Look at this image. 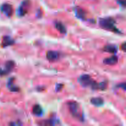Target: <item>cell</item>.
Masks as SVG:
<instances>
[{
  "mask_svg": "<svg viewBox=\"0 0 126 126\" xmlns=\"http://www.w3.org/2000/svg\"><path fill=\"white\" fill-rule=\"evenodd\" d=\"M121 49H122L123 51L126 52V43H123V44L121 45Z\"/></svg>",
  "mask_w": 126,
  "mask_h": 126,
  "instance_id": "obj_17",
  "label": "cell"
},
{
  "mask_svg": "<svg viewBox=\"0 0 126 126\" xmlns=\"http://www.w3.org/2000/svg\"><path fill=\"white\" fill-rule=\"evenodd\" d=\"M33 113L36 116H41L43 114V110L40 105H35L33 108Z\"/></svg>",
  "mask_w": 126,
  "mask_h": 126,
  "instance_id": "obj_12",
  "label": "cell"
},
{
  "mask_svg": "<svg viewBox=\"0 0 126 126\" xmlns=\"http://www.w3.org/2000/svg\"><path fill=\"white\" fill-rule=\"evenodd\" d=\"M117 2L121 6H124V7L126 6V0H117Z\"/></svg>",
  "mask_w": 126,
  "mask_h": 126,
  "instance_id": "obj_16",
  "label": "cell"
},
{
  "mask_svg": "<svg viewBox=\"0 0 126 126\" xmlns=\"http://www.w3.org/2000/svg\"><path fill=\"white\" fill-rule=\"evenodd\" d=\"M1 11L3 14H4L7 17H11L13 13V8L11 4L7 3H4L1 6Z\"/></svg>",
  "mask_w": 126,
  "mask_h": 126,
  "instance_id": "obj_5",
  "label": "cell"
},
{
  "mask_svg": "<svg viewBox=\"0 0 126 126\" xmlns=\"http://www.w3.org/2000/svg\"><path fill=\"white\" fill-rule=\"evenodd\" d=\"M119 87L124 89V90H126V83H122L119 85Z\"/></svg>",
  "mask_w": 126,
  "mask_h": 126,
  "instance_id": "obj_18",
  "label": "cell"
},
{
  "mask_svg": "<svg viewBox=\"0 0 126 126\" xmlns=\"http://www.w3.org/2000/svg\"><path fill=\"white\" fill-rule=\"evenodd\" d=\"M14 63L12 61H9L7 62L6 63V72H9L11 70H12L14 68Z\"/></svg>",
  "mask_w": 126,
  "mask_h": 126,
  "instance_id": "obj_15",
  "label": "cell"
},
{
  "mask_svg": "<svg viewBox=\"0 0 126 126\" xmlns=\"http://www.w3.org/2000/svg\"><path fill=\"white\" fill-rule=\"evenodd\" d=\"M14 43V41L9 36H4L2 39V46L4 47L12 45Z\"/></svg>",
  "mask_w": 126,
  "mask_h": 126,
  "instance_id": "obj_8",
  "label": "cell"
},
{
  "mask_svg": "<svg viewBox=\"0 0 126 126\" xmlns=\"http://www.w3.org/2000/svg\"><path fill=\"white\" fill-rule=\"evenodd\" d=\"M104 50L107 52L109 53H112V54H114L117 52V49L116 47V46L114 45H107L104 47Z\"/></svg>",
  "mask_w": 126,
  "mask_h": 126,
  "instance_id": "obj_11",
  "label": "cell"
},
{
  "mask_svg": "<svg viewBox=\"0 0 126 126\" xmlns=\"http://www.w3.org/2000/svg\"><path fill=\"white\" fill-rule=\"evenodd\" d=\"M75 14L77 15V17L79 18H82L84 19L85 18V14L84 13V11L80 8H77L76 11H75Z\"/></svg>",
  "mask_w": 126,
  "mask_h": 126,
  "instance_id": "obj_14",
  "label": "cell"
},
{
  "mask_svg": "<svg viewBox=\"0 0 126 126\" xmlns=\"http://www.w3.org/2000/svg\"><path fill=\"white\" fill-rule=\"evenodd\" d=\"M56 28L62 34H65L66 33V29H65V27L60 22H57L56 23Z\"/></svg>",
  "mask_w": 126,
  "mask_h": 126,
  "instance_id": "obj_13",
  "label": "cell"
},
{
  "mask_svg": "<svg viewBox=\"0 0 126 126\" xmlns=\"http://www.w3.org/2000/svg\"><path fill=\"white\" fill-rule=\"evenodd\" d=\"M69 105V108L70 112L72 113L74 117H76L77 118H80V115L79 113V105L77 102H71L68 103Z\"/></svg>",
  "mask_w": 126,
  "mask_h": 126,
  "instance_id": "obj_3",
  "label": "cell"
},
{
  "mask_svg": "<svg viewBox=\"0 0 126 126\" xmlns=\"http://www.w3.org/2000/svg\"><path fill=\"white\" fill-rule=\"evenodd\" d=\"M100 25L103 28L112 31L116 33H119L115 26V21L112 18H104L100 20Z\"/></svg>",
  "mask_w": 126,
  "mask_h": 126,
  "instance_id": "obj_2",
  "label": "cell"
},
{
  "mask_svg": "<svg viewBox=\"0 0 126 126\" xmlns=\"http://www.w3.org/2000/svg\"><path fill=\"white\" fill-rule=\"evenodd\" d=\"M46 57L48 60L51 62L56 61L59 58V54L58 52L50 50V51H48L47 52Z\"/></svg>",
  "mask_w": 126,
  "mask_h": 126,
  "instance_id": "obj_6",
  "label": "cell"
},
{
  "mask_svg": "<svg viewBox=\"0 0 126 126\" xmlns=\"http://www.w3.org/2000/svg\"><path fill=\"white\" fill-rule=\"evenodd\" d=\"M79 81L80 84L84 87H88L90 86L93 89H100V84H97L95 81L91 78L89 75H83L79 78Z\"/></svg>",
  "mask_w": 126,
  "mask_h": 126,
  "instance_id": "obj_1",
  "label": "cell"
},
{
  "mask_svg": "<svg viewBox=\"0 0 126 126\" xmlns=\"http://www.w3.org/2000/svg\"><path fill=\"white\" fill-rule=\"evenodd\" d=\"M10 125L11 126H20L22 125V123H20L19 122H17V123H12L10 124Z\"/></svg>",
  "mask_w": 126,
  "mask_h": 126,
  "instance_id": "obj_19",
  "label": "cell"
},
{
  "mask_svg": "<svg viewBox=\"0 0 126 126\" xmlns=\"http://www.w3.org/2000/svg\"><path fill=\"white\" fill-rule=\"evenodd\" d=\"M30 5V2L28 0H25L22 2L21 5L20 6L19 8L18 9V14L19 16H24L25 14H27L28 11V8Z\"/></svg>",
  "mask_w": 126,
  "mask_h": 126,
  "instance_id": "obj_4",
  "label": "cell"
},
{
  "mask_svg": "<svg viewBox=\"0 0 126 126\" xmlns=\"http://www.w3.org/2000/svg\"><path fill=\"white\" fill-rule=\"evenodd\" d=\"M91 102L93 105L97 107H100L103 104V100L100 97H96V98H91Z\"/></svg>",
  "mask_w": 126,
  "mask_h": 126,
  "instance_id": "obj_10",
  "label": "cell"
},
{
  "mask_svg": "<svg viewBox=\"0 0 126 126\" xmlns=\"http://www.w3.org/2000/svg\"><path fill=\"white\" fill-rule=\"evenodd\" d=\"M6 71H4V70H2V69L0 68V76H2V75H5V74L6 73Z\"/></svg>",
  "mask_w": 126,
  "mask_h": 126,
  "instance_id": "obj_20",
  "label": "cell"
},
{
  "mask_svg": "<svg viewBox=\"0 0 126 126\" xmlns=\"http://www.w3.org/2000/svg\"><path fill=\"white\" fill-rule=\"evenodd\" d=\"M117 61H118V58L116 56H112L110 57L109 58H106L104 60L103 62L106 65H114V64L117 63Z\"/></svg>",
  "mask_w": 126,
  "mask_h": 126,
  "instance_id": "obj_7",
  "label": "cell"
},
{
  "mask_svg": "<svg viewBox=\"0 0 126 126\" xmlns=\"http://www.w3.org/2000/svg\"><path fill=\"white\" fill-rule=\"evenodd\" d=\"M13 78H11L8 81V83H7V87L9 89V90L12 92H17L19 91V88L17 86H15L13 82Z\"/></svg>",
  "mask_w": 126,
  "mask_h": 126,
  "instance_id": "obj_9",
  "label": "cell"
}]
</instances>
